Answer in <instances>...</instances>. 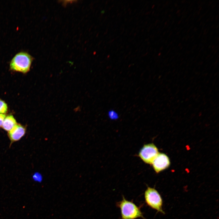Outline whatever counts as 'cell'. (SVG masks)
<instances>
[{"mask_svg":"<svg viewBox=\"0 0 219 219\" xmlns=\"http://www.w3.org/2000/svg\"><path fill=\"white\" fill-rule=\"evenodd\" d=\"M8 110L7 104L3 100L0 99V113H6Z\"/></svg>","mask_w":219,"mask_h":219,"instance_id":"obj_8","label":"cell"},{"mask_svg":"<svg viewBox=\"0 0 219 219\" xmlns=\"http://www.w3.org/2000/svg\"><path fill=\"white\" fill-rule=\"evenodd\" d=\"M170 164L169 158L166 154L159 153L152 164L155 171L158 173L168 168Z\"/></svg>","mask_w":219,"mask_h":219,"instance_id":"obj_5","label":"cell"},{"mask_svg":"<svg viewBox=\"0 0 219 219\" xmlns=\"http://www.w3.org/2000/svg\"><path fill=\"white\" fill-rule=\"evenodd\" d=\"M34 179L36 180L39 181L41 180V176L40 175H39V174H36L34 175Z\"/></svg>","mask_w":219,"mask_h":219,"instance_id":"obj_11","label":"cell"},{"mask_svg":"<svg viewBox=\"0 0 219 219\" xmlns=\"http://www.w3.org/2000/svg\"><path fill=\"white\" fill-rule=\"evenodd\" d=\"M33 60L32 56L27 52H20L12 59L10 64V68L13 71L27 73L30 70Z\"/></svg>","mask_w":219,"mask_h":219,"instance_id":"obj_2","label":"cell"},{"mask_svg":"<svg viewBox=\"0 0 219 219\" xmlns=\"http://www.w3.org/2000/svg\"><path fill=\"white\" fill-rule=\"evenodd\" d=\"M5 117V115L4 114L0 113V127L2 126Z\"/></svg>","mask_w":219,"mask_h":219,"instance_id":"obj_10","label":"cell"},{"mask_svg":"<svg viewBox=\"0 0 219 219\" xmlns=\"http://www.w3.org/2000/svg\"><path fill=\"white\" fill-rule=\"evenodd\" d=\"M17 123L12 115H8L5 118L2 127L3 129L7 131H9Z\"/></svg>","mask_w":219,"mask_h":219,"instance_id":"obj_7","label":"cell"},{"mask_svg":"<svg viewBox=\"0 0 219 219\" xmlns=\"http://www.w3.org/2000/svg\"><path fill=\"white\" fill-rule=\"evenodd\" d=\"M158 153L156 146L150 143L144 145L139 152V156L145 163L151 164Z\"/></svg>","mask_w":219,"mask_h":219,"instance_id":"obj_4","label":"cell"},{"mask_svg":"<svg viewBox=\"0 0 219 219\" xmlns=\"http://www.w3.org/2000/svg\"><path fill=\"white\" fill-rule=\"evenodd\" d=\"M116 205L120 209L121 219H145L140 207L133 201L126 200L123 196L122 200L117 202Z\"/></svg>","mask_w":219,"mask_h":219,"instance_id":"obj_1","label":"cell"},{"mask_svg":"<svg viewBox=\"0 0 219 219\" xmlns=\"http://www.w3.org/2000/svg\"><path fill=\"white\" fill-rule=\"evenodd\" d=\"M108 114L109 118L112 120L116 119L119 117L118 113L116 111L112 110L108 112Z\"/></svg>","mask_w":219,"mask_h":219,"instance_id":"obj_9","label":"cell"},{"mask_svg":"<svg viewBox=\"0 0 219 219\" xmlns=\"http://www.w3.org/2000/svg\"><path fill=\"white\" fill-rule=\"evenodd\" d=\"M26 129L22 125L17 124L8 133V136L12 142L20 140L26 133Z\"/></svg>","mask_w":219,"mask_h":219,"instance_id":"obj_6","label":"cell"},{"mask_svg":"<svg viewBox=\"0 0 219 219\" xmlns=\"http://www.w3.org/2000/svg\"><path fill=\"white\" fill-rule=\"evenodd\" d=\"M146 204L151 208L163 214H165L162 209L163 200L158 191L155 188L148 187L144 193Z\"/></svg>","mask_w":219,"mask_h":219,"instance_id":"obj_3","label":"cell"}]
</instances>
